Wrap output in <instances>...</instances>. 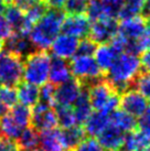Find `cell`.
<instances>
[{"instance_id":"44","label":"cell","mask_w":150,"mask_h":151,"mask_svg":"<svg viewBox=\"0 0 150 151\" xmlns=\"http://www.w3.org/2000/svg\"><path fill=\"white\" fill-rule=\"evenodd\" d=\"M139 59H140L141 67L145 68V71L150 72V50L142 52L141 58H139Z\"/></svg>"},{"instance_id":"50","label":"cell","mask_w":150,"mask_h":151,"mask_svg":"<svg viewBox=\"0 0 150 151\" xmlns=\"http://www.w3.org/2000/svg\"><path fill=\"white\" fill-rule=\"evenodd\" d=\"M42 1H43V2H44V4H48V2H49V0H42Z\"/></svg>"},{"instance_id":"43","label":"cell","mask_w":150,"mask_h":151,"mask_svg":"<svg viewBox=\"0 0 150 151\" xmlns=\"http://www.w3.org/2000/svg\"><path fill=\"white\" fill-rule=\"evenodd\" d=\"M41 1V0H11V2L13 4V6L18 7L19 9H21L22 11L28 10L30 7H32L33 4H35L37 2Z\"/></svg>"},{"instance_id":"38","label":"cell","mask_w":150,"mask_h":151,"mask_svg":"<svg viewBox=\"0 0 150 151\" xmlns=\"http://www.w3.org/2000/svg\"><path fill=\"white\" fill-rule=\"evenodd\" d=\"M64 8L70 14L75 13H84L86 10V4L81 0H67L64 4Z\"/></svg>"},{"instance_id":"52","label":"cell","mask_w":150,"mask_h":151,"mask_svg":"<svg viewBox=\"0 0 150 151\" xmlns=\"http://www.w3.org/2000/svg\"><path fill=\"white\" fill-rule=\"evenodd\" d=\"M7 1H8V2H10V1H11V0H7Z\"/></svg>"},{"instance_id":"47","label":"cell","mask_w":150,"mask_h":151,"mask_svg":"<svg viewBox=\"0 0 150 151\" xmlns=\"http://www.w3.org/2000/svg\"><path fill=\"white\" fill-rule=\"evenodd\" d=\"M144 151H150V142L148 143V146H147L146 149H145V150H144Z\"/></svg>"},{"instance_id":"4","label":"cell","mask_w":150,"mask_h":151,"mask_svg":"<svg viewBox=\"0 0 150 151\" xmlns=\"http://www.w3.org/2000/svg\"><path fill=\"white\" fill-rule=\"evenodd\" d=\"M87 97L95 111L112 114L119 106V96L108 82H95L88 89Z\"/></svg>"},{"instance_id":"46","label":"cell","mask_w":150,"mask_h":151,"mask_svg":"<svg viewBox=\"0 0 150 151\" xmlns=\"http://www.w3.org/2000/svg\"><path fill=\"white\" fill-rule=\"evenodd\" d=\"M4 113H6V108H4V106L0 104V116H1V115H2Z\"/></svg>"},{"instance_id":"23","label":"cell","mask_w":150,"mask_h":151,"mask_svg":"<svg viewBox=\"0 0 150 151\" xmlns=\"http://www.w3.org/2000/svg\"><path fill=\"white\" fill-rule=\"evenodd\" d=\"M18 101L27 107H33L39 103V87L29 83H21L17 88Z\"/></svg>"},{"instance_id":"28","label":"cell","mask_w":150,"mask_h":151,"mask_svg":"<svg viewBox=\"0 0 150 151\" xmlns=\"http://www.w3.org/2000/svg\"><path fill=\"white\" fill-rule=\"evenodd\" d=\"M148 1L149 0H124L119 17L123 19V18L146 14Z\"/></svg>"},{"instance_id":"49","label":"cell","mask_w":150,"mask_h":151,"mask_svg":"<svg viewBox=\"0 0 150 151\" xmlns=\"http://www.w3.org/2000/svg\"><path fill=\"white\" fill-rule=\"evenodd\" d=\"M2 51V42H0V52Z\"/></svg>"},{"instance_id":"35","label":"cell","mask_w":150,"mask_h":151,"mask_svg":"<svg viewBox=\"0 0 150 151\" xmlns=\"http://www.w3.org/2000/svg\"><path fill=\"white\" fill-rule=\"evenodd\" d=\"M135 89L147 98H150V72L139 73L135 80Z\"/></svg>"},{"instance_id":"41","label":"cell","mask_w":150,"mask_h":151,"mask_svg":"<svg viewBox=\"0 0 150 151\" xmlns=\"http://www.w3.org/2000/svg\"><path fill=\"white\" fill-rule=\"evenodd\" d=\"M0 151H20L16 140L0 137Z\"/></svg>"},{"instance_id":"17","label":"cell","mask_w":150,"mask_h":151,"mask_svg":"<svg viewBox=\"0 0 150 151\" xmlns=\"http://www.w3.org/2000/svg\"><path fill=\"white\" fill-rule=\"evenodd\" d=\"M119 53L117 52L110 43H102L95 47L93 53V58L95 60L96 64L98 65L100 71L107 72L110 68L114 62L116 61Z\"/></svg>"},{"instance_id":"20","label":"cell","mask_w":150,"mask_h":151,"mask_svg":"<svg viewBox=\"0 0 150 151\" xmlns=\"http://www.w3.org/2000/svg\"><path fill=\"white\" fill-rule=\"evenodd\" d=\"M110 124V114L95 111L84 122L85 134H89L92 138H95Z\"/></svg>"},{"instance_id":"18","label":"cell","mask_w":150,"mask_h":151,"mask_svg":"<svg viewBox=\"0 0 150 151\" xmlns=\"http://www.w3.org/2000/svg\"><path fill=\"white\" fill-rule=\"evenodd\" d=\"M39 149L42 151H65L61 130L53 128L41 131L39 134Z\"/></svg>"},{"instance_id":"30","label":"cell","mask_w":150,"mask_h":151,"mask_svg":"<svg viewBox=\"0 0 150 151\" xmlns=\"http://www.w3.org/2000/svg\"><path fill=\"white\" fill-rule=\"evenodd\" d=\"M100 7L102 18H112L119 17L121 7L124 0H97Z\"/></svg>"},{"instance_id":"34","label":"cell","mask_w":150,"mask_h":151,"mask_svg":"<svg viewBox=\"0 0 150 151\" xmlns=\"http://www.w3.org/2000/svg\"><path fill=\"white\" fill-rule=\"evenodd\" d=\"M46 10H48V6L43 1H39L35 4H33L32 7H30L28 10H25V18L28 19V21L30 23L34 24L43 17V14L46 12Z\"/></svg>"},{"instance_id":"40","label":"cell","mask_w":150,"mask_h":151,"mask_svg":"<svg viewBox=\"0 0 150 151\" xmlns=\"http://www.w3.org/2000/svg\"><path fill=\"white\" fill-rule=\"evenodd\" d=\"M137 126L139 129L146 132L150 136V107L147 108V110L139 117V120L137 122Z\"/></svg>"},{"instance_id":"29","label":"cell","mask_w":150,"mask_h":151,"mask_svg":"<svg viewBox=\"0 0 150 151\" xmlns=\"http://www.w3.org/2000/svg\"><path fill=\"white\" fill-rule=\"evenodd\" d=\"M55 114H56V118H58V125H60L63 129L79 126L72 106L55 105Z\"/></svg>"},{"instance_id":"25","label":"cell","mask_w":150,"mask_h":151,"mask_svg":"<svg viewBox=\"0 0 150 151\" xmlns=\"http://www.w3.org/2000/svg\"><path fill=\"white\" fill-rule=\"evenodd\" d=\"M61 134H62V141L65 151L73 150L81 141H83L85 139V131L79 126L62 129Z\"/></svg>"},{"instance_id":"53","label":"cell","mask_w":150,"mask_h":151,"mask_svg":"<svg viewBox=\"0 0 150 151\" xmlns=\"http://www.w3.org/2000/svg\"><path fill=\"white\" fill-rule=\"evenodd\" d=\"M0 86H1V82H0Z\"/></svg>"},{"instance_id":"14","label":"cell","mask_w":150,"mask_h":151,"mask_svg":"<svg viewBox=\"0 0 150 151\" xmlns=\"http://www.w3.org/2000/svg\"><path fill=\"white\" fill-rule=\"evenodd\" d=\"M4 18L11 29V32L25 34L29 37V33L33 24L28 21V19L25 18V11L11 4V6H8L4 10Z\"/></svg>"},{"instance_id":"31","label":"cell","mask_w":150,"mask_h":151,"mask_svg":"<svg viewBox=\"0 0 150 151\" xmlns=\"http://www.w3.org/2000/svg\"><path fill=\"white\" fill-rule=\"evenodd\" d=\"M13 118V120L17 122L18 125L25 129L27 127H29L30 122H31V109L30 107H27L25 105H14L11 107V110L9 111Z\"/></svg>"},{"instance_id":"6","label":"cell","mask_w":150,"mask_h":151,"mask_svg":"<svg viewBox=\"0 0 150 151\" xmlns=\"http://www.w3.org/2000/svg\"><path fill=\"white\" fill-rule=\"evenodd\" d=\"M70 70L71 74L77 81H97L102 75V71L96 64L93 55L76 54L71 59L70 62Z\"/></svg>"},{"instance_id":"32","label":"cell","mask_w":150,"mask_h":151,"mask_svg":"<svg viewBox=\"0 0 150 151\" xmlns=\"http://www.w3.org/2000/svg\"><path fill=\"white\" fill-rule=\"evenodd\" d=\"M18 97L17 89L13 86H0V104L4 108H11L14 105H17Z\"/></svg>"},{"instance_id":"22","label":"cell","mask_w":150,"mask_h":151,"mask_svg":"<svg viewBox=\"0 0 150 151\" xmlns=\"http://www.w3.org/2000/svg\"><path fill=\"white\" fill-rule=\"evenodd\" d=\"M110 124L115 126L124 134H128L130 131L135 130L137 127V120L136 118L129 115L128 113L121 110H115L110 114Z\"/></svg>"},{"instance_id":"3","label":"cell","mask_w":150,"mask_h":151,"mask_svg":"<svg viewBox=\"0 0 150 151\" xmlns=\"http://www.w3.org/2000/svg\"><path fill=\"white\" fill-rule=\"evenodd\" d=\"M51 65V56L46 51H33L25 56L23 63L22 78L25 83L34 86H42L49 81V72Z\"/></svg>"},{"instance_id":"45","label":"cell","mask_w":150,"mask_h":151,"mask_svg":"<svg viewBox=\"0 0 150 151\" xmlns=\"http://www.w3.org/2000/svg\"><path fill=\"white\" fill-rule=\"evenodd\" d=\"M8 1L7 0H0V13L4 12V10H6V8L8 7Z\"/></svg>"},{"instance_id":"33","label":"cell","mask_w":150,"mask_h":151,"mask_svg":"<svg viewBox=\"0 0 150 151\" xmlns=\"http://www.w3.org/2000/svg\"><path fill=\"white\" fill-rule=\"evenodd\" d=\"M147 50H150V24L148 23L141 32V34L139 35V38L133 43L131 52L135 54H138V53L145 52Z\"/></svg>"},{"instance_id":"13","label":"cell","mask_w":150,"mask_h":151,"mask_svg":"<svg viewBox=\"0 0 150 151\" xmlns=\"http://www.w3.org/2000/svg\"><path fill=\"white\" fill-rule=\"evenodd\" d=\"M2 49L20 58H25L34 51V47L28 35L11 32L2 41Z\"/></svg>"},{"instance_id":"26","label":"cell","mask_w":150,"mask_h":151,"mask_svg":"<svg viewBox=\"0 0 150 151\" xmlns=\"http://www.w3.org/2000/svg\"><path fill=\"white\" fill-rule=\"evenodd\" d=\"M17 143L20 151H35L39 149V134L33 127H27L22 130Z\"/></svg>"},{"instance_id":"15","label":"cell","mask_w":150,"mask_h":151,"mask_svg":"<svg viewBox=\"0 0 150 151\" xmlns=\"http://www.w3.org/2000/svg\"><path fill=\"white\" fill-rule=\"evenodd\" d=\"M146 19L141 16L123 18L119 25H118L117 33L123 35L130 43H133L139 38V35L141 34L144 29L146 28ZM131 50H133V46H131Z\"/></svg>"},{"instance_id":"8","label":"cell","mask_w":150,"mask_h":151,"mask_svg":"<svg viewBox=\"0 0 150 151\" xmlns=\"http://www.w3.org/2000/svg\"><path fill=\"white\" fill-rule=\"evenodd\" d=\"M32 127L37 131L53 129L58 126V118L53 106H49L42 103H38L31 110V122Z\"/></svg>"},{"instance_id":"16","label":"cell","mask_w":150,"mask_h":151,"mask_svg":"<svg viewBox=\"0 0 150 151\" xmlns=\"http://www.w3.org/2000/svg\"><path fill=\"white\" fill-rule=\"evenodd\" d=\"M125 136L126 134H124L121 130L112 126V124H109L96 138L105 150L114 151L123 148Z\"/></svg>"},{"instance_id":"12","label":"cell","mask_w":150,"mask_h":151,"mask_svg":"<svg viewBox=\"0 0 150 151\" xmlns=\"http://www.w3.org/2000/svg\"><path fill=\"white\" fill-rule=\"evenodd\" d=\"M91 20L84 13L70 14L64 19L62 27L63 33L72 35L76 39H83L88 35Z\"/></svg>"},{"instance_id":"39","label":"cell","mask_w":150,"mask_h":151,"mask_svg":"<svg viewBox=\"0 0 150 151\" xmlns=\"http://www.w3.org/2000/svg\"><path fill=\"white\" fill-rule=\"evenodd\" d=\"M95 43L93 42L91 39H85L82 40L79 44V49H77V53L79 54H85V55H93L94 51H95Z\"/></svg>"},{"instance_id":"36","label":"cell","mask_w":150,"mask_h":151,"mask_svg":"<svg viewBox=\"0 0 150 151\" xmlns=\"http://www.w3.org/2000/svg\"><path fill=\"white\" fill-rule=\"evenodd\" d=\"M55 96V85L45 83L39 89V103L45 104L49 106H54Z\"/></svg>"},{"instance_id":"27","label":"cell","mask_w":150,"mask_h":151,"mask_svg":"<svg viewBox=\"0 0 150 151\" xmlns=\"http://www.w3.org/2000/svg\"><path fill=\"white\" fill-rule=\"evenodd\" d=\"M72 107L74 110L77 125H84V122L87 120V118L93 113L92 105L89 103L86 92H83L81 94V96L77 98V101H75V104Z\"/></svg>"},{"instance_id":"42","label":"cell","mask_w":150,"mask_h":151,"mask_svg":"<svg viewBox=\"0 0 150 151\" xmlns=\"http://www.w3.org/2000/svg\"><path fill=\"white\" fill-rule=\"evenodd\" d=\"M11 33V29L9 27L6 18L0 13V42H2L4 39L8 38L9 34Z\"/></svg>"},{"instance_id":"1","label":"cell","mask_w":150,"mask_h":151,"mask_svg":"<svg viewBox=\"0 0 150 151\" xmlns=\"http://www.w3.org/2000/svg\"><path fill=\"white\" fill-rule=\"evenodd\" d=\"M65 14L61 9L51 8L43 17L34 23L29 33V39L34 49L45 51L50 49L56 37L62 32Z\"/></svg>"},{"instance_id":"10","label":"cell","mask_w":150,"mask_h":151,"mask_svg":"<svg viewBox=\"0 0 150 151\" xmlns=\"http://www.w3.org/2000/svg\"><path fill=\"white\" fill-rule=\"evenodd\" d=\"M83 92L81 82L75 78H70L55 87L54 105L73 106Z\"/></svg>"},{"instance_id":"48","label":"cell","mask_w":150,"mask_h":151,"mask_svg":"<svg viewBox=\"0 0 150 151\" xmlns=\"http://www.w3.org/2000/svg\"><path fill=\"white\" fill-rule=\"evenodd\" d=\"M81 1H83V2H85V4H88V2H91V1H93V0H81Z\"/></svg>"},{"instance_id":"19","label":"cell","mask_w":150,"mask_h":151,"mask_svg":"<svg viewBox=\"0 0 150 151\" xmlns=\"http://www.w3.org/2000/svg\"><path fill=\"white\" fill-rule=\"evenodd\" d=\"M70 78H72V74L70 65L66 61L58 58L51 59L50 72H49V81L51 82V84H63Z\"/></svg>"},{"instance_id":"2","label":"cell","mask_w":150,"mask_h":151,"mask_svg":"<svg viewBox=\"0 0 150 151\" xmlns=\"http://www.w3.org/2000/svg\"><path fill=\"white\" fill-rule=\"evenodd\" d=\"M141 71V64L138 54L131 52H124L117 56L110 68L107 71V80L114 89L124 91Z\"/></svg>"},{"instance_id":"24","label":"cell","mask_w":150,"mask_h":151,"mask_svg":"<svg viewBox=\"0 0 150 151\" xmlns=\"http://www.w3.org/2000/svg\"><path fill=\"white\" fill-rule=\"evenodd\" d=\"M22 130L23 129L13 120V118L9 113H4L0 116V136L1 137L17 141Z\"/></svg>"},{"instance_id":"7","label":"cell","mask_w":150,"mask_h":151,"mask_svg":"<svg viewBox=\"0 0 150 151\" xmlns=\"http://www.w3.org/2000/svg\"><path fill=\"white\" fill-rule=\"evenodd\" d=\"M118 31L116 20L112 18H100L93 20L89 25L88 37L94 43H108Z\"/></svg>"},{"instance_id":"11","label":"cell","mask_w":150,"mask_h":151,"mask_svg":"<svg viewBox=\"0 0 150 151\" xmlns=\"http://www.w3.org/2000/svg\"><path fill=\"white\" fill-rule=\"evenodd\" d=\"M79 40L66 33H60L51 44V51L54 58L62 60H71L79 49Z\"/></svg>"},{"instance_id":"37","label":"cell","mask_w":150,"mask_h":151,"mask_svg":"<svg viewBox=\"0 0 150 151\" xmlns=\"http://www.w3.org/2000/svg\"><path fill=\"white\" fill-rule=\"evenodd\" d=\"M71 151H106L95 138H85Z\"/></svg>"},{"instance_id":"5","label":"cell","mask_w":150,"mask_h":151,"mask_svg":"<svg viewBox=\"0 0 150 151\" xmlns=\"http://www.w3.org/2000/svg\"><path fill=\"white\" fill-rule=\"evenodd\" d=\"M23 74L22 58L2 49L0 52V82L7 86L20 84Z\"/></svg>"},{"instance_id":"51","label":"cell","mask_w":150,"mask_h":151,"mask_svg":"<svg viewBox=\"0 0 150 151\" xmlns=\"http://www.w3.org/2000/svg\"><path fill=\"white\" fill-rule=\"evenodd\" d=\"M114 151H123V150H120V149H118V150H114Z\"/></svg>"},{"instance_id":"21","label":"cell","mask_w":150,"mask_h":151,"mask_svg":"<svg viewBox=\"0 0 150 151\" xmlns=\"http://www.w3.org/2000/svg\"><path fill=\"white\" fill-rule=\"evenodd\" d=\"M149 142V134H147L141 130H139V131L133 130L125 136L123 147L125 151H144Z\"/></svg>"},{"instance_id":"9","label":"cell","mask_w":150,"mask_h":151,"mask_svg":"<svg viewBox=\"0 0 150 151\" xmlns=\"http://www.w3.org/2000/svg\"><path fill=\"white\" fill-rule=\"evenodd\" d=\"M119 106L124 111L137 118L146 111L149 107V103L148 98L136 89H127L119 97Z\"/></svg>"}]
</instances>
